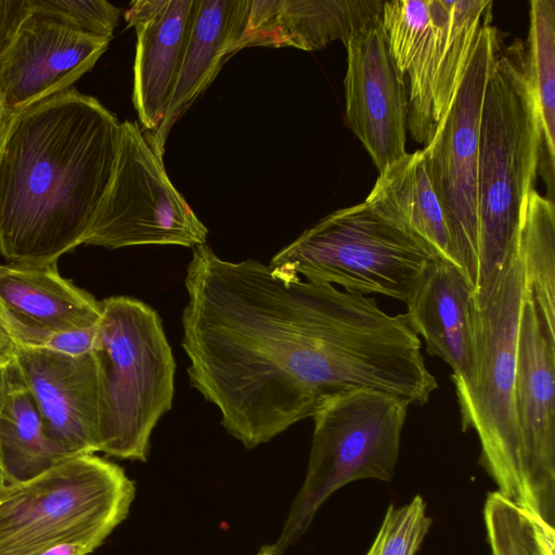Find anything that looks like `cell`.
Returning <instances> with one entry per match:
<instances>
[{
	"instance_id": "cell-1",
	"label": "cell",
	"mask_w": 555,
	"mask_h": 555,
	"mask_svg": "<svg viewBox=\"0 0 555 555\" xmlns=\"http://www.w3.org/2000/svg\"><path fill=\"white\" fill-rule=\"evenodd\" d=\"M192 249L182 313L186 373L245 448L366 383L376 340L351 293L256 259H221L206 244Z\"/></svg>"
},
{
	"instance_id": "cell-2",
	"label": "cell",
	"mask_w": 555,
	"mask_h": 555,
	"mask_svg": "<svg viewBox=\"0 0 555 555\" xmlns=\"http://www.w3.org/2000/svg\"><path fill=\"white\" fill-rule=\"evenodd\" d=\"M120 122L75 88L18 113L0 157V254L56 263L83 244L111 182Z\"/></svg>"
},
{
	"instance_id": "cell-3",
	"label": "cell",
	"mask_w": 555,
	"mask_h": 555,
	"mask_svg": "<svg viewBox=\"0 0 555 555\" xmlns=\"http://www.w3.org/2000/svg\"><path fill=\"white\" fill-rule=\"evenodd\" d=\"M541 131L525 65L524 41L502 48L489 76L482 106L479 162V253L476 307L495 287L534 189Z\"/></svg>"
},
{
	"instance_id": "cell-4",
	"label": "cell",
	"mask_w": 555,
	"mask_h": 555,
	"mask_svg": "<svg viewBox=\"0 0 555 555\" xmlns=\"http://www.w3.org/2000/svg\"><path fill=\"white\" fill-rule=\"evenodd\" d=\"M91 353L99 451L146 461L153 429L171 409L175 395L176 362L159 314L130 296L101 300Z\"/></svg>"
},
{
	"instance_id": "cell-5",
	"label": "cell",
	"mask_w": 555,
	"mask_h": 555,
	"mask_svg": "<svg viewBox=\"0 0 555 555\" xmlns=\"http://www.w3.org/2000/svg\"><path fill=\"white\" fill-rule=\"evenodd\" d=\"M409 405L369 387L345 389L320 405L305 481L273 544L279 555L302 537L335 491L359 479L392 478Z\"/></svg>"
},
{
	"instance_id": "cell-6",
	"label": "cell",
	"mask_w": 555,
	"mask_h": 555,
	"mask_svg": "<svg viewBox=\"0 0 555 555\" xmlns=\"http://www.w3.org/2000/svg\"><path fill=\"white\" fill-rule=\"evenodd\" d=\"M525 283L517 235L488 300L475 306V372L455 387L462 429H474L480 463L498 491L521 506V457L514 393L517 337Z\"/></svg>"
},
{
	"instance_id": "cell-7",
	"label": "cell",
	"mask_w": 555,
	"mask_h": 555,
	"mask_svg": "<svg viewBox=\"0 0 555 555\" xmlns=\"http://www.w3.org/2000/svg\"><path fill=\"white\" fill-rule=\"evenodd\" d=\"M134 483L93 454L64 459L26 482L0 490V555H24L69 540L103 543L127 517Z\"/></svg>"
},
{
	"instance_id": "cell-8",
	"label": "cell",
	"mask_w": 555,
	"mask_h": 555,
	"mask_svg": "<svg viewBox=\"0 0 555 555\" xmlns=\"http://www.w3.org/2000/svg\"><path fill=\"white\" fill-rule=\"evenodd\" d=\"M491 0H390L380 16L397 68L409 77L408 131L426 145L447 113L476 39L492 21Z\"/></svg>"
},
{
	"instance_id": "cell-9",
	"label": "cell",
	"mask_w": 555,
	"mask_h": 555,
	"mask_svg": "<svg viewBox=\"0 0 555 555\" xmlns=\"http://www.w3.org/2000/svg\"><path fill=\"white\" fill-rule=\"evenodd\" d=\"M434 259L414 237L364 202L336 210L273 256L269 266L347 292L406 301Z\"/></svg>"
},
{
	"instance_id": "cell-10",
	"label": "cell",
	"mask_w": 555,
	"mask_h": 555,
	"mask_svg": "<svg viewBox=\"0 0 555 555\" xmlns=\"http://www.w3.org/2000/svg\"><path fill=\"white\" fill-rule=\"evenodd\" d=\"M502 40L495 26L483 25L454 98L422 150L428 179L446 218L454 261L473 292L479 253L481 115L488 79L503 48Z\"/></svg>"
},
{
	"instance_id": "cell-11",
	"label": "cell",
	"mask_w": 555,
	"mask_h": 555,
	"mask_svg": "<svg viewBox=\"0 0 555 555\" xmlns=\"http://www.w3.org/2000/svg\"><path fill=\"white\" fill-rule=\"evenodd\" d=\"M207 234L139 124L120 122L113 176L83 244L108 249L140 245L193 248L206 244Z\"/></svg>"
},
{
	"instance_id": "cell-12",
	"label": "cell",
	"mask_w": 555,
	"mask_h": 555,
	"mask_svg": "<svg viewBox=\"0 0 555 555\" xmlns=\"http://www.w3.org/2000/svg\"><path fill=\"white\" fill-rule=\"evenodd\" d=\"M555 330L525 292L517 337L514 405L521 457V506L554 527Z\"/></svg>"
},
{
	"instance_id": "cell-13",
	"label": "cell",
	"mask_w": 555,
	"mask_h": 555,
	"mask_svg": "<svg viewBox=\"0 0 555 555\" xmlns=\"http://www.w3.org/2000/svg\"><path fill=\"white\" fill-rule=\"evenodd\" d=\"M345 47L346 125L382 172L408 153L404 76L390 56L380 23L358 34Z\"/></svg>"
},
{
	"instance_id": "cell-14",
	"label": "cell",
	"mask_w": 555,
	"mask_h": 555,
	"mask_svg": "<svg viewBox=\"0 0 555 555\" xmlns=\"http://www.w3.org/2000/svg\"><path fill=\"white\" fill-rule=\"evenodd\" d=\"M14 362L61 460L99 451L98 378L92 353L68 357L15 345Z\"/></svg>"
},
{
	"instance_id": "cell-15",
	"label": "cell",
	"mask_w": 555,
	"mask_h": 555,
	"mask_svg": "<svg viewBox=\"0 0 555 555\" xmlns=\"http://www.w3.org/2000/svg\"><path fill=\"white\" fill-rule=\"evenodd\" d=\"M109 41L31 12L0 57V94L5 105L17 115L70 89L94 67Z\"/></svg>"
},
{
	"instance_id": "cell-16",
	"label": "cell",
	"mask_w": 555,
	"mask_h": 555,
	"mask_svg": "<svg viewBox=\"0 0 555 555\" xmlns=\"http://www.w3.org/2000/svg\"><path fill=\"white\" fill-rule=\"evenodd\" d=\"M100 319L101 301L63 278L56 263L0 264V322L15 345L42 348L53 334Z\"/></svg>"
},
{
	"instance_id": "cell-17",
	"label": "cell",
	"mask_w": 555,
	"mask_h": 555,
	"mask_svg": "<svg viewBox=\"0 0 555 555\" xmlns=\"http://www.w3.org/2000/svg\"><path fill=\"white\" fill-rule=\"evenodd\" d=\"M385 0H243L237 50L292 47L321 50L345 46L379 24Z\"/></svg>"
},
{
	"instance_id": "cell-18",
	"label": "cell",
	"mask_w": 555,
	"mask_h": 555,
	"mask_svg": "<svg viewBox=\"0 0 555 555\" xmlns=\"http://www.w3.org/2000/svg\"><path fill=\"white\" fill-rule=\"evenodd\" d=\"M405 304L406 320L425 339L427 353L449 364L454 387L469 385L475 372V304L462 270L434 258Z\"/></svg>"
},
{
	"instance_id": "cell-19",
	"label": "cell",
	"mask_w": 555,
	"mask_h": 555,
	"mask_svg": "<svg viewBox=\"0 0 555 555\" xmlns=\"http://www.w3.org/2000/svg\"><path fill=\"white\" fill-rule=\"evenodd\" d=\"M194 4L195 0H137L124 14L137 34L132 103L146 134L164 119Z\"/></svg>"
},
{
	"instance_id": "cell-20",
	"label": "cell",
	"mask_w": 555,
	"mask_h": 555,
	"mask_svg": "<svg viewBox=\"0 0 555 555\" xmlns=\"http://www.w3.org/2000/svg\"><path fill=\"white\" fill-rule=\"evenodd\" d=\"M243 0H195L180 68L158 128L144 133L163 157L172 126L209 87L237 50Z\"/></svg>"
},
{
	"instance_id": "cell-21",
	"label": "cell",
	"mask_w": 555,
	"mask_h": 555,
	"mask_svg": "<svg viewBox=\"0 0 555 555\" xmlns=\"http://www.w3.org/2000/svg\"><path fill=\"white\" fill-rule=\"evenodd\" d=\"M364 203L382 219L418 241L434 258L457 267L422 150L406 153L379 172Z\"/></svg>"
},
{
	"instance_id": "cell-22",
	"label": "cell",
	"mask_w": 555,
	"mask_h": 555,
	"mask_svg": "<svg viewBox=\"0 0 555 555\" xmlns=\"http://www.w3.org/2000/svg\"><path fill=\"white\" fill-rule=\"evenodd\" d=\"M60 461L46 440L38 408L13 358L10 388L0 411V476L3 485L26 482Z\"/></svg>"
},
{
	"instance_id": "cell-23",
	"label": "cell",
	"mask_w": 555,
	"mask_h": 555,
	"mask_svg": "<svg viewBox=\"0 0 555 555\" xmlns=\"http://www.w3.org/2000/svg\"><path fill=\"white\" fill-rule=\"evenodd\" d=\"M525 65L533 92L541 149L538 177L546 197L555 196V0L530 1V26L524 41Z\"/></svg>"
},
{
	"instance_id": "cell-24",
	"label": "cell",
	"mask_w": 555,
	"mask_h": 555,
	"mask_svg": "<svg viewBox=\"0 0 555 555\" xmlns=\"http://www.w3.org/2000/svg\"><path fill=\"white\" fill-rule=\"evenodd\" d=\"M525 292L555 330V205L534 189L517 231Z\"/></svg>"
},
{
	"instance_id": "cell-25",
	"label": "cell",
	"mask_w": 555,
	"mask_h": 555,
	"mask_svg": "<svg viewBox=\"0 0 555 555\" xmlns=\"http://www.w3.org/2000/svg\"><path fill=\"white\" fill-rule=\"evenodd\" d=\"M483 518L492 555H555L554 527L499 491L488 494Z\"/></svg>"
},
{
	"instance_id": "cell-26",
	"label": "cell",
	"mask_w": 555,
	"mask_h": 555,
	"mask_svg": "<svg viewBox=\"0 0 555 555\" xmlns=\"http://www.w3.org/2000/svg\"><path fill=\"white\" fill-rule=\"evenodd\" d=\"M431 525L421 495L401 507L389 505L365 555H415Z\"/></svg>"
},
{
	"instance_id": "cell-27",
	"label": "cell",
	"mask_w": 555,
	"mask_h": 555,
	"mask_svg": "<svg viewBox=\"0 0 555 555\" xmlns=\"http://www.w3.org/2000/svg\"><path fill=\"white\" fill-rule=\"evenodd\" d=\"M31 12L76 31L112 39L120 9L105 0H29Z\"/></svg>"
},
{
	"instance_id": "cell-28",
	"label": "cell",
	"mask_w": 555,
	"mask_h": 555,
	"mask_svg": "<svg viewBox=\"0 0 555 555\" xmlns=\"http://www.w3.org/2000/svg\"><path fill=\"white\" fill-rule=\"evenodd\" d=\"M96 327L98 325L53 334L42 348L68 357H80L90 353L93 348Z\"/></svg>"
},
{
	"instance_id": "cell-29",
	"label": "cell",
	"mask_w": 555,
	"mask_h": 555,
	"mask_svg": "<svg viewBox=\"0 0 555 555\" xmlns=\"http://www.w3.org/2000/svg\"><path fill=\"white\" fill-rule=\"evenodd\" d=\"M30 13L29 0L0 1V57Z\"/></svg>"
},
{
	"instance_id": "cell-30",
	"label": "cell",
	"mask_w": 555,
	"mask_h": 555,
	"mask_svg": "<svg viewBox=\"0 0 555 555\" xmlns=\"http://www.w3.org/2000/svg\"><path fill=\"white\" fill-rule=\"evenodd\" d=\"M102 543L92 539L69 540L24 555H89Z\"/></svg>"
},
{
	"instance_id": "cell-31",
	"label": "cell",
	"mask_w": 555,
	"mask_h": 555,
	"mask_svg": "<svg viewBox=\"0 0 555 555\" xmlns=\"http://www.w3.org/2000/svg\"><path fill=\"white\" fill-rule=\"evenodd\" d=\"M14 115L5 105L0 94V157L10 134L14 118Z\"/></svg>"
},
{
	"instance_id": "cell-32",
	"label": "cell",
	"mask_w": 555,
	"mask_h": 555,
	"mask_svg": "<svg viewBox=\"0 0 555 555\" xmlns=\"http://www.w3.org/2000/svg\"><path fill=\"white\" fill-rule=\"evenodd\" d=\"M13 369V354L0 359V411L7 398Z\"/></svg>"
},
{
	"instance_id": "cell-33",
	"label": "cell",
	"mask_w": 555,
	"mask_h": 555,
	"mask_svg": "<svg viewBox=\"0 0 555 555\" xmlns=\"http://www.w3.org/2000/svg\"><path fill=\"white\" fill-rule=\"evenodd\" d=\"M14 349L15 344L13 339L0 322V359L12 356Z\"/></svg>"
},
{
	"instance_id": "cell-34",
	"label": "cell",
	"mask_w": 555,
	"mask_h": 555,
	"mask_svg": "<svg viewBox=\"0 0 555 555\" xmlns=\"http://www.w3.org/2000/svg\"><path fill=\"white\" fill-rule=\"evenodd\" d=\"M257 555H279L273 545L263 546Z\"/></svg>"
},
{
	"instance_id": "cell-35",
	"label": "cell",
	"mask_w": 555,
	"mask_h": 555,
	"mask_svg": "<svg viewBox=\"0 0 555 555\" xmlns=\"http://www.w3.org/2000/svg\"><path fill=\"white\" fill-rule=\"evenodd\" d=\"M3 487H4V485H3L2 478H1V476H0V490H1Z\"/></svg>"
}]
</instances>
